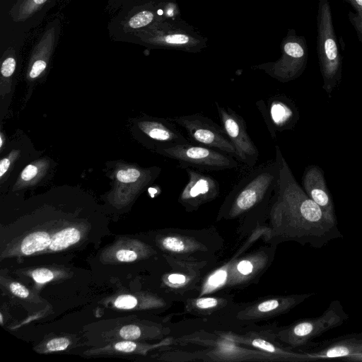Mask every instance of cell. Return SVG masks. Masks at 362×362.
<instances>
[{
    "mask_svg": "<svg viewBox=\"0 0 362 362\" xmlns=\"http://www.w3.org/2000/svg\"><path fill=\"white\" fill-rule=\"evenodd\" d=\"M215 105L226 134L235 150V159L248 168H253L259 158V151L250 137L244 119L229 107L216 102Z\"/></svg>",
    "mask_w": 362,
    "mask_h": 362,
    "instance_id": "52a82bcc",
    "label": "cell"
},
{
    "mask_svg": "<svg viewBox=\"0 0 362 362\" xmlns=\"http://www.w3.org/2000/svg\"><path fill=\"white\" fill-rule=\"evenodd\" d=\"M116 257L120 262H132L137 258V255L133 250H120L116 253Z\"/></svg>",
    "mask_w": 362,
    "mask_h": 362,
    "instance_id": "4316f807",
    "label": "cell"
},
{
    "mask_svg": "<svg viewBox=\"0 0 362 362\" xmlns=\"http://www.w3.org/2000/svg\"><path fill=\"white\" fill-rule=\"evenodd\" d=\"M349 315L339 300H332L320 316L299 321L289 328L288 339L293 345H300L325 332L342 325Z\"/></svg>",
    "mask_w": 362,
    "mask_h": 362,
    "instance_id": "ba28073f",
    "label": "cell"
},
{
    "mask_svg": "<svg viewBox=\"0 0 362 362\" xmlns=\"http://www.w3.org/2000/svg\"><path fill=\"white\" fill-rule=\"evenodd\" d=\"M281 303L278 300L272 299L264 301L258 305L257 309L260 312H269L278 308Z\"/></svg>",
    "mask_w": 362,
    "mask_h": 362,
    "instance_id": "83f0119b",
    "label": "cell"
},
{
    "mask_svg": "<svg viewBox=\"0 0 362 362\" xmlns=\"http://www.w3.org/2000/svg\"><path fill=\"white\" fill-rule=\"evenodd\" d=\"M120 336L125 339H136L141 335L139 327L133 325H126L119 331Z\"/></svg>",
    "mask_w": 362,
    "mask_h": 362,
    "instance_id": "cb8c5ba5",
    "label": "cell"
},
{
    "mask_svg": "<svg viewBox=\"0 0 362 362\" xmlns=\"http://www.w3.org/2000/svg\"><path fill=\"white\" fill-rule=\"evenodd\" d=\"M16 65V62L13 56L11 55L6 57L1 63V75L4 77H10L15 71Z\"/></svg>",
    "mask_w": 362,
    "mask_h": 362,
    "instance_id": "603a6c76",
    "label": "cell"
},
{
    "mask_svg": "<svg viewBox=\"0 0 362 362\" xmlns=\"http://www.w3.org/2000/svg\"><path fill=\"white\" fill-rule=\"evenodd\" d=\"M188 180L183 187L179 202L187 209H195L217 197L220 185L212 176L192 168H185Z\"/></svg>",
    "mask_w": 362,
    "mask_h": 362,
    "instance_id": "8fae6325",
    "label": "cell"
},
{
    "mask_svg": "<svg viewBox=\"0 0 362 362\" xmlns=\"http://www.w3.org/2000/svg\"><path fill=\"white\" fill-rule=\"evenodd\" d=\"M137 304V300L131 295L119 296L115 301V305L121 309H132Z\"/></svg>",
    "mask_w": 362,
    "mask_h": 362,
    "instance_id": "ffe728a7",
    "label": "cell"
},
{
    "mask_svg": "<svg viewBox=\"0 0 362 362\" xmlns=\"http://www.w3.org/2000/svg\"><path fill=\"white\" fill-rule=\"evenodd\" d=\"M115 348L119 351L132 352L136 349V344L130 341H124L115 344Z\"/></svg>",
    "mask_w": 362,
    "mask_h": 362,
    "instance_id": "1f68e13d",
    "label": "cell"
},
{
    "mask_svg": "<svg viewBox=\"0 0 362 362\" xmlns=\"http://www.w3.org/2000/svg\"><path fill=\"white\" fill-rule=\"evenodd\" d=\"M48 0H17L11 10L14 21H25L40 10Z\"/></svg>",
    "mask_w": 362,
    "mask_h": 362,
    "instance_id": "9a60e30c",
    "label": "cell"
},
{
    "mask_svg": "<svg viewBox=\"0 0 362 362\" xmlns=\"http://www.w3.org/2000/svg\"><path fill=\"white\" fill-rule=\"evenodd\" d=\"M218 304V301L214 298H202L196 301L197 307L206 309L215 307Z\"/></svg>",
    "mask_w": 362,
    "mask_h": 362,
    "instance_id": "4dcf8cb0",
    "label": "cell"
},
{
    "mask_svg": "<svg viewBox=\"0 0 362 362\" xmlns=\"http://www.w3.org/2000/svg\"><path fill=\"white\" fill-rule=\"evenodd\" d=\"M69 345V341L66 338H57L50 340L47 344V348L50 351H62Z\"/></svg>",
    "mask_w": 362,
    "mask_h": 362,
    "instance_id": "484cf974",
    "label": "cell"
},
{
    "mask_svg": "<svg viewBox=\"0 0 362 362\" xmlns=\"http://www.w3.org/2000/svg\"><path fill=\"white\" fill-rule=\"evenodd\" d=\"M279 174V161L276 156L274 160L254 168L232 189L223 211L228 216L235 217L269 201L278 185Z\"/></svg>",
    "mask_w": 362,
    "mask_h": 362,
    "instance_id": "7a4b0ae2",
    "label": "cell"
},
{
    "mask_svg": "<svg viewBox=\"0 0 362 362\" xmlns=\"http://www.w3.org/2000/svg\"><path fill=\"white\" fill-rule=\"evenodd\" d=\"M57 29L52 26L47 29L37 42L32 52V63L29 76L35 78L39 76L47 67V61L51 56L56 42Z\"/></svg>",
    "mask_w": 362,
    "mask_h": 362,
    "instance_id": "5bb4252c",
    "label": "cell"
},
{
    "mask_svg": "<svg viewBox=\"0 0 362 362\" xmlns=\"http://www.w3.org/2000/svg\"><path fill=\"white\" fill-rule=\"evenodd\" d=\"M160 152L175 160L180 168L198 170H221L235 168L237 160L233 156L212 148L192 143L163 148Z\"/></svg>",
    "mask_w": 362,
    "mask_h": 362,
    "instance_id": "5b68a950",
    "label": "cell"
},
{
    "mask_svg": "<svg viewBox=\"0 0 362 362\" xmlns=\"http://www.w3.org/2000/svg\"><path fill=\"white\" fill-rule=\"evenodd\" d=\"M305 353L308 361L319 359L344 358L362 354V333L348 334L319 343H314Z\"/></svg>",
    "mask_w": 362,
    "mask_h": 362,
    "instance_id": "7c38bea8",
    "label": "cell"
},
{
    "mask_svg": "<svg viewBox=\"0 0 362 362\" xmlns=\"http://www.w3.org/2000/svg\"><path fill=\"white\" fill-rule=\"evenodd\" d=\"M0 139H1L0 146L1 147V146H2V144H3V142H2V138L1 137V138H0Z\"/></svg>",
    "mask_w": 362,
    "mask_h": 362,
    "instance_id": "f35d334b",
    "label": "cell"
},
{
    "mask_svg": "<svg viewBox=\"0 0 362 362\" xmlns=\"http://www.w3.org/2000/svg\"><path fill=\"white\" fill-rule=\"evenodd\" d=\"M237 269L240 274L247 275L252 272L253 265L252 262L248 260H243L237 265Z\"/></svg>",
    "mask_w": 362,
    "mask_h": 362,
    "instance_id": "836d02e7",
    "label": "cell"
},
{
    "mask_svg": "<svg viewBox=\"0 0 362 362\" xmlns=\"http://www.w3.org/2000/svg\"><path fill=\"white\" fill-rule=\"evenodd\" d=\"M357 11L355 16L351 17V22L355 26L359 38L362 39V0H350Z\"/></svg>",
    "mask_w": 362,
    "mask_h": 362,
    "instance_id": "d6986e66",
    "label": "cell"
},
{
    "mask_svg": "<svg viewBox=\"0 0 362 362\" xmlns=\"http://www.w3.org/2000/svg\"><path fill=\"white\" fill-rule=\"evenodd\" d=\"M52 240L47 233L36 232L28 235L22 242L21 251L25 255H31L49 246Z\"/></svg>",
    "mask_w": 362,
    "mask_h": 362,
    "instance_id": "2e32d148",
    "label": "cell"
},
{
    "mask_svg": "<svg viewBox=\"0 0 362 362\" xmlns=\"http://www.w3.org/2000/svg\"><path fill=\"white\" fill-rule=\"evenodd\" d=\"M275 148L280 174L272 197L273 221L286 238L316 248L341 237L337 224L332 222L300 187L279 147Z\"/></svg>",
    "mask_w": 362,
    "mask_h": 362,
    "instance_id": "6da1fadb",
    "label": "cell"
},
{
    "mask_svg": "<svg viewBox=\"0 0 362 362\" xmlns=\"http://www.w3.org/2000/svg\"><path fill=\"white\" fill-rule=\"evenodd\" d=\"M37 173V168L35 165H28L23 170L21 173V178L25 181H28L32 180L33 177L36 176Z\"/></svg>",
    "mask_w": 362,
    "mask_h": 362,
    "instance_id": "d6a6232c",
    "label": "cell"
},
{
    "mask_svg": "<svg viewBox=\"0 0 362 362\" xmlns=\"http://www.w3.org/2000/svg\"><path fill=\"white\" fill-rule=\"evenodd\" d=\"M80 239V233L75 228H67L54 234L49 246L53 251L65 249L77 243Z\"/></svg>",
    "mask_w": 362,
    "mask_h": 362,
    "instance_id": "e0dca14e",
    "label": "cell"
},
{
    "mask_svg": "<svg viewBox=\"0 0 362 362\" xmlns=\"http://www.w3.org/2000/svg\"><path fill=\"white\" fill-rule=\"evenodd\" d=\"M317 49L323 88L329 94L339 79L341 63L327 0L319 2Z\"/></svg>",
    "mask_w": 362,
    "mask_h": 362,
    "instance_id": "277c9868",
    "label": "cell"
},
{
    "mask_svg": "<svg viewBox=\"0 0 362 362\" xmlns=\"http://www.w3.org/2000/svg\"><path fill=\"white\" fill-rule=\"evenodd\" d=\"M303 187L307 195L315 202L333 223H337L334 206L326 186L323 171L317 166H310L304 172Z\"/></svg>",
    "mask_w": 362,
    "mask_h": 362,
    "instance_id": "4fadbf2b",
    "label": "cell"
},
{
    "mask_svg": "<svg viewBox=\"0 0 362 362\" xmlns=\"http://www.w3.org/2000/svg\"><path fill=\"white\" fill-rule=\"evenodd\" d=\"M256 106L273 139H276L277 132L291 129L298 118L295 105L284 95H276L266 100H259Z\"/></svg>",
    "mask_w": 362,
    "mask_h": 362,
    "instance_id": "30bf717a",
    "label": "cell"
},
{
    "mask_svg": "<svg viewBox=\"0 0 362 362\" xmlns=\"http://www.w3.org/2000/svg\"><path fill=\"white\" fill-rule=\"evenodd\" d=\"M32 276L37 283H45L54 278L53 273L45 268L37 269L33 272Z\"/></svg>",
    "mask_w": 362,
    "mask_h": 362,
    "instance_id": "d4e9b609",
    "label": "cell"
},
{
    "mask_svg": "<svg viewBox=\"0 0 362 362\" xmlns=\"http://www.w3.org/2000/svg\"><path fill=\"white\" fill-rule=\"evenodd\" d=\"M141 176V172L136 168L120 170L117 173V180L124 183L136 182Z\"/></svg>",
    "mask_w": 362,
    "mask_h": 362,
    "instance_id": "ac0fdd59",
    "label": "cell"
},
{
    "mask_svg": "<svg viewBox=\"0 0 362 362\" xmlns=\"http://www.w3.org/2000/svg\"><path fill=\"white\" fill-rule=\"evenodd\" d=\"M135 35L154 48L198 53L207 47V38L182 18L156 22Z\"/></svg>",
    "mask_w": 362,
    "mask_h": 362,
    "instance_id": "3957f363",
    "label": "cell"
},
{
    "mask_svg": "<svg viewBox=\"0 0 362 362\" xmlns=\"http://www.w3.org/2000/svg\"><path fill=\"white\" fill-rule=\"evenodd\" d=\"M165 248L173 252H181L185 249L182 240L176 237H167L163 241Z\"/></svg>",
    "mask_w": 362,
    "mask_h": 362,
    "instance_id": "44dd1931",
    "label": "cell"
},
{
    "mask_svg": "<svg viewBox=\"0 0 362 362\" xmlns=\"http://www.w3.org/2000/svg\"><path fill=\"white\" fill-rule=\"evenodd\" d=\"M10 289L11 292L21 298H26L29 295V291L23 285L19 283H12L10 285Z\"/></svg>",
    "mask_w": 362,
    "mask_h": 362,
    "instance_id": "f1b7e54d",
    "label": "cell"
},
{
    "mask_svg": "<svg viewBox=\"0 0 362 362\" xmlns=\"http://www.w3.org/2000/svg\"><path fill=\"white\" fill-rule=\"evenodd\" d=\"M281 49V56L278 60L256 65L252 68L262 70L282 83L298 78L303 71L306 62L303 45L297 38L288 35L282 42Z\"/></svg>",
    "mask_w": 362,
    "mask_h": 362,
    "instance_id": "9c48e42d",
    "label": "cell"
},
{
    "mask_svg": "<svg viewBox=\"0 0 362 362\" xmlns=\"http://www.w3.org/2000/svg\"><path fill=\"white\" fill-rule=\"evenodd\" d=\"M168 279L171 284H182L185 282L186 277L182 274H173L168 276Z\"/></svg>",
    "mask_w": 362,
    "mask_h": 362,
    "instance_id": "e575fe53",
    "label": "cell"
},
{
    "mask_svg": "<svg viewBox=\"0 0 362 362\" xmlns=\"http://www.w3.org/2000/svg\"><path fill=\"white\" fill-rule=\"evenodd\" d=\"M169 119L184 129L190 143L212 148L235 157V150L221 126L210 118L196 113L175 116Z\"/></svg>",
    "mask_w": 362,
    "mask_h": 362,
    "instance_id": "8992f818",
    "label": "cell"
},
{
    "mask_svg": "<svg viewBox=\"0 0 362 362\" xmlns=\"http://www.w3.org/2000/svg\"><path fill=\"white\" fill-rule=\"evenodd\" d=\"M10 160L8 158H3L0 161V177H1L7 171L10 165Z\"/></svg>",
    "mask_w": 362,
    "mask_h": 362,
    "instance_id": "d590c367",
    "label": "cell"
},
{
    "mask_svg": "<svg viewBox=\"0 0 362 362\" xmlns=\"http://www.w3.org/2000/svg\"><path fill=\"white\" fill-rule=\"evenodd\" d=\"M252 344L268 352L274 353L276 351V348L272 344L262 339H254Z\"/></svg>",
    "mask_w": 362,
    "mask_h": 362,
    "instance_id": "f546056e",
    "label": "cell"
},
{
    "mask_svg": "<svg viewBox=\"0 0 362 362\" xmlns=\"http://www.w3.org/2000/svg\"><path fill=\"white\" fill-rule=\"evenodd\" d=\"M0 322H1V324L3 323V316L1 314L0 315Z\"/></svg>",
    "mask_w": 362,
    "mask_h": 362,
    "instance_id": "74e56055",
    "label": "cell"
},
{
    "mask_svg": "<svg viewBox=\"0 0 362 362\" xmlns=\"http://www.w3.org/2000/svg\"><path fill=\"white\" fill-rule=\"evenodd\" d=\"M227 279L226 270L219 269L214 273L208 279L207 285L211 288H216L223 285Z\"/></svg>",
    "mask_w": 362,
    "mask_h": 362,
    "instance_id": "7402d4cb",
    "label": "cell"
},
{
    "mask_svg": "<svg viewBox=\"0 0 362 362\" xmlns=\"http://www.w3.org/2000/svg\"><path fill=\"white\" fill-rule=\"evenodd\" d=\"M345 361L362 362V354H355L349 357L342 358Z\"/></svg>",
    "mask_w": 362,
    "mask_h": 362,
    "instance_id": "8d00e7d4",
    "label": "cell"
}]
</instances>
